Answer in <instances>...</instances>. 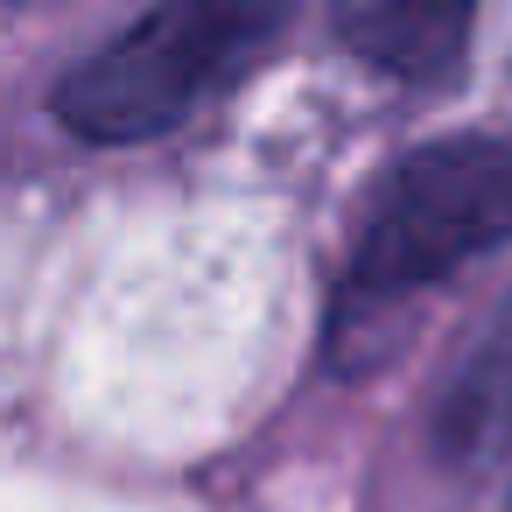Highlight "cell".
I'll return each mask as SVG.
<instances>
[{
    "instance_id": "cell-1",
    "label": "cell",
    "mask_w": 512,
    "mask_h": 512,
    "mask_svg": "<svg viewBox=\"0 0 512 512\" xmlns=\"http://www.w3.org/2000/svg\"><path fill=\"white\" fill-rule=\"evenodd\" d=\"M512 239V127H463L421 141L372 190L344 274L330 288V351L358 372V344L379 337L414 295L456 281L470 260Z\"/></svg>"
},
{
    "instance_id": "cell-2",
    "label": "cell",
    "mask_w": 512,
    "mask_h": 512,
    "mask_svg": "<svg viewBox=\"0 0 512 512\" xmlns=\"http://www.w3.org/2000/svg\"><path fill=\"white\" fill-rule=\"evenodd\" d=\"M302 15V0H148L92 57L64 71L50 113L99 148L155 141L218 106Z\"/></svg>"
},
{
    "instance_id": "cell-3",
    "label": "cell",
    "mask_w": 512,
    "mask_h": 512,
    "mask_svg": "<svg viewBox=\"0 0 512 512\" xmlns=\"http://www.w3.org/2000/svg\"><path fill=\"white\" fill-rule=\"evenodd\" d=\"M435 449L463 470L512 456V295L498 302V316L470 337V351L456 358V372L442 379L435 400Z\"/></svg>"
},
{
    "instance_id": "cell-4",
    "label": "cell",
    "mask_w": 512,
    "mask_h": 512,
    "mask_svg": "<svg viewBox=\"0 0 512 512\" xmlns=\"http://www.w3.org/2000/svg\"><path fill=\"white\" fill-rule=\"evenodd\" d=\"M477 0H337L344 43L393 78H442L463 64Z\"/></svg>"
},
{
    "instance_id": "cell-5",
    "label": "cell",
    "mask_w": 512,
    "mask_h": 512,
    "mask_svg": "<svg viewBox=\"0 0 512 512\" xmlns=\"http://www.w3.org/2000/svg\"><path fill=\"white\" fill-rule=\"evenodd\" d=\"M505 512H512V505H505Z\"/></svg>"
}]
</instances>
